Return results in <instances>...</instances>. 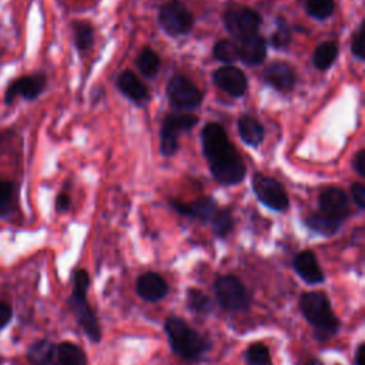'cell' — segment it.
Listing matches in <instances>:
<instances>
[{
	"mask_svg": "<svg viewBox=\"0 0 365 365\" xmlns=\"http://www.w3.org/2000/svg\"><path fill=\"white\" fill-rule=\"evenodd\" d=\"M44 87H46V77L43 74L20 77L9 86L4 94V101L7 104H11V101L17 96H23L27 100H33L44 90Z\"/></svg>",
	"mask_w": 365,
	"mask_h": 365,
	"instance_id": "15",
	"label": "cell"
},
{
	"mask_svg": "<svg viewBox=\"0 0 365 365\" xmlns=\"http://www.w3.org/2000/svg\"><path fill=\"white\" fill-rule=\"evenodd\" d=\"M201 140H202V151L208 163L224 155L234 147L230 143L224 128L215 123H210L202 128Z\"/></svg>",
	"mask_w": 365,
	"mask_h": 365,
	"instance_id": "11",
	"label": "cell"
},
{
	"mask_svg": "<svg viewBox=\"0 0 365 365\" xmlns=\"http://www.w3.org/2000/svg\"><path fill=\"white\" fill-rule=\"evenodd\" d=\"M235 41L238 48V60H241L244 64L257 66L264 61L267 54V46L264 37H261L258 33Z\"/></svg>",
	"mask_w": 365,
	"mask_h": 365,
	"instance_id": "17",
	"label": "cell"
},
{
	"mask_svg": "<svg viewBox=\"0 0 365 365\" xmlns=\"http://www.w3.org/2000/svg\"><path fill=\"white\" fill-rule=\"evenodd\" d=\"M264 80L279 91H289L295 84V73L288 63L275 61L265 67Z\"/></svg>",
	"mask_w": 365,
	"mask_h": 365,
	"instance_id": "18",
	"label": "cell"
},
{
	"mask_svg": "<svg viewBox=\"0 0 365 365\" xmlns=\"http://www.w3.org/2000/svg\"><path fill=\"white\" fill-rule=\"evenodd\" d=\"M10 318H11V308L7 304L0 302V329L9 324Z\"/></svg>",
	"mask_w": 365,
	"mask_h": 365,
	"instance_id": "39",
	"label": "cell"
},
{
	"mask_svg": "<svg viewBox=\"0 0 365 365\" xmlns=\"http://www.w3.org/2000/svg\"><path fill=\"white\" fill-rule=\"evenodd\" d=\"M245 361L248 365H269L271 355L269 349L262 342H254L245 349Z\"/></svg>",
	"mask_w": 365,
	"mask_h": 365,
	"instance_id": "29",
	"label": "cell"
},
{
	"mask_svg": "<svg viewBox=\"0 0 365 365\" xmlns=\"http://www.w3.org/2000/svg\"><path fill=\"white\" fill-rule=\"evenodd\" d=\"M68 305L71 308V312L74 314L77 324L81 327L84 334L88 336L93 342H100L101 339V327L96 317V312L88 305L86 295H77L71 294L68 299Z\"/></svg>",
	"mask_w": 365,
	"mask_h": 365,
	"instance_id": "10",
	"label": "cell"
},
{
	"mask_svg": "<svg viewBox=\"0 0 365 365\" xmlns=\"http://www.w3.org/2000/svg\"><path fill=\"white\" fill-rule=\"evenodd\" d=\"M56 346L47 341L40 339L31 344V346L27 351V359L30 365H50L54 358Z\"/></svg>",
	"mask_w": 365,
	"mask_h": 365,
	"instance_id": "24",
	"label": "cell"
},
{
	"mask_svg": "<svg viewBox=\"0 0 365 365\" xmlns=\"http://www.w3.org/2000/svg\"><path fill=\"white\" fill-rule=\"evenodd\" d=\"M214 57L222 63H234L238 60V48L235 40H220L214 46Z\"/></svg>",
	"mask_w": 365,
	"mask_h": 365,
	"instance_id": "30",
	"label": "cell"
},
{
	"mask_svg": "<svg viewBox=\"0 0 365 365\" xmlns=\"http://www.w3.org/2000/svg\"><path fill=\"white\" fill-rule=\"evenodd\" d=\"M164 329L170 348L184 361H197L211 348V342L204 335L177 315H170L165 319Z\"/></svg>",
	"mask_w": 365,
	"mask_h": 365,
	"instance_id": "1",
	"label": "cell"
},
{
	"mask_svg": "<svg viewBox=\"0 0 365 365\" xmlns=\"http://www.w3.org/2000/svg\"><path fill=\"white\" fill-rule=\"evenodd\" d=\"M94 40L93 27L87 23H76L74 24V41L80 51H86L91 47Z\"/></svg>",
	"mask_w": 365,
	"mask_h": 365,
	"instance_id": "32",
	"label": "cell"
},
{
	"mask_svg": "<svg viewBox=\"0 0 365 365\" xmlns=\"http://www.w3.org/2000/svg\"><path fill=\"white\" fill-rule=\"evenodd\" d=\"M364 33H365V29H364V23H361V26L358 27L356 33L352 36V43H351V51L352 54L358 58V60H364V51H365V47H364Z\"/></svg>",
	"mask_w": 365,
	"mask_h": 365,
	"instance_id": "35",
	"label": "cell"
},
{
	"mask_svg": "<svg viewBox=\"0 0 365 365\" xmlns=\"http://www.w3.org/2000/svg\"><path fill=\"white\" fill-rule=\"evenodd\" d=\"M117 87L124 96H127L133 101H143L148 96V91L144 87V84L130 70H125L118 76Z\"/></svg>",
	"mask_w": 365,
	"mask_h": 365,
	"instance_id": "20",
	"label": "cell"
},
{
	"mask_svg": "<svg viewBox=\"0 0 365 365\" xmlns=\"http://www.w3.org/2000/svg\"><path fill=\"white\" fill-rule=\"evenodd\" d=\"M170 204L180 214L187 215V217H194V218L200 220L201 222L210 221L212 218L214 212L217 211V204L211 197L198 198L191 204H184V202H178V201H170Z\"/></svg>",
	"mask_w": 365,
	"mask_h": 365,
	"instance_id": "19",
	"label": "cell"
},
{
	"mask_svg": "<svg viewBox=\"0 0 365 365\" xmlns=\"http://www.w3.org/2000/svg\"><path fill=\"white\" fill-rule=\"evenodd\" d=\"M211 221H212V232H214V235H217L220 238L228 235L234 227L232 214L228 208L217 210L214 212Z\"/></svg>",
	"mask_w": 365,
	"mask_h": 365,
	"instance_id": "28",
	"label": "cell"
},
{
	"mask_svg": "<svg viewBox=\"0 0 365 365\" xmlns=\"http://www.w3.org/2000/svg\"><path fill=\"white\" fill-rule=\"evenodd\" d=\"M197 121L198 118L192 114L173 113L165 115L161 125V131H160L161 153L167 157L175 154V151L178 150V140H177L178 133L192 128L197 124Z\"/></svg>",
	"mask_w": 365,
	"mask_h": 365,
	"instance_id": "5",
	"label": "cell"
},
{
	"mask_svg": "<svg viewBox=\"0 0 365 365\" xmlns=\"http://www.w3.org/2000/svg\"><path fill=\"white\" fill-rule=\"evenodd\" d=\"M305 9L311 17L322 20L334 13L335 3L334 0H307Z\"/></svg>",
	"mask_w": 365,
	"mask_h": 365,
	"instance_id": "31",
	"label": "cell"
},
{
	"mask_svg": "<svg viewBox=\"0 0 365 365\" xmlns=\"http://www.w3.org/2000/svg\"><path fill=\"white\" fill-rule=\"evenodd\" d=\"M294 269L307 284H321L324 281V272L318 264L317 255L311 250H302L294 257Z\"/></svg>",
	"mask_w": 365,
	"mask_h": 365,
	"instance_id": "16",
	"label": "cell"
},
{
	"mask_svg": "<svg viewBox=\"0 0 365 365\" xmlns=\"http://www.w3.org/2000/svg\"><path fill=\"white\" fill-rule=\"evenodd\" d=\"M88 285H90L88 272L86 269H77L74 272V278H73V292L71 294L87 295Z\"/></svg>",
	"mask_w": 365,
	"mask_h": 365,
	"instance_id": "33",
	"label": "cell"
},
{
	"mask_svg": "<svg viewBox=\"0 0 365 365\" xmlns=\"http://www.w3.org/2000/svg\"><path fill=\"white\" fill-rule=\"evenodd\" d=\"M252 190L257 198L268 208L274 211H285L288 208V195L275 178L255 174L252 178Z\"/></svg>",
	"mask_w": 365,
	"mask_h": 365,
	"instance_id": "7",
	"label": "cell"
},
{
	"mask_svg": "<svg viewBox=\"0 0 365 365\" xmlns=\"http://www.w3.org/2000/svg\"><path fill=\"white\" fill-rule=\"evenodd\" d=\"M354 168H355V171L361 177L365 175V151L364 150L358 151V154L355 155V158H354Z\"/></svg>",
	"mask_w": 365,
	"mask_h": 365,
	"instance_id": "38",
	"label": "cell"
},
{
	"mask_svg": "<svg viewBox=\"0 0 365 365\" xmlns=\"http://www.w3.org/2000/svg\"><path fill=\"white\" fill-rule=\"evenodd\" d=\"M167 97L177 108H195L201 103L200 90L188 78L174 76L167 84Z\"/></svg>",
	"mask_w": 365,
	"mask_h": 365,
	"instance_id": "9",
	"label": "cell"
},
{
	"mask_svg": "<svg viewBox=\"0 0 365 365\" xmlns=\"http://www.w3.org/2000/svg\"><path fill=\"white\" fill-rule=\"evenodd\" d=\"M208 164H210L212 177L220 184H224V185L238 184L240 181H242L245 175V165L240 154L237 153L235 147Z\"/></svg>",
	"mask_w": 365,
	"mask_h": 365,
	"instance_id": "8",
	"label": "cell"
},
{
	"mask_svg": "<svg viewBox=\"0 0 365 365\" xmlns=\"http://www.w3.org/2000/svg\"><path fill=\"white\" fill-rule=\"evenodd\" d=\"M308 365H324L321 361H317V359H314V361H309L308 362Z\"/></svg>",
	"mask_w": 365,
	"mask_h": 365,
	"instance_id": "42",
	"label": "cell"
},
{
	"mask_svg": "<svg viewBox=\"0 0 365 365\" xmlns=\"http://www.w3.org/2000/svg\"><path fill=\"white\" fill-rule=\"evenodd\" d=\"M158 23L168 34L178 36L191 30L194 17L180 0H168L158 11Z\"/></svg>",
	"mask_w": 365,
	"mask_h": 365,
	"instance_id": "6",
	"label": "cell"
},
{
	"mask_svg": "<svg viewBox=\"0 0 365 365\" xmlns=\"http://www.w3.org/2000/svg\"><path fill=\"white\" fill-rule=\"evenodd\" d=\"M135 292L140 298L148 302L163 299L168 292L167 281L157 272L148 271L141 274L135 281Z\"/></svg>",
	"mask_w": 365,
	"mask_h": 365,
	"instance_id": "14",
	"label": "cell"
},
{
	"mask_svg": "<svg viewBox=\"0 0 365 365\" xmlns=\"http://www.w3.org/2000/svg\"><path fill=\"white\" fill-rule=\"evenodd\" d=\"M212 81L218 88L232 97H241L247 88V78L244 73L234 66H224L217 68L212 74Z\"/></svg>",
	"mask_w": 365,
	"mask_h": 365,
	"instance_id": "13",
	"label": "cell"
},
{
	"mask_svg": "<svg viewBox=\"0 0 365 365\" xmlns=\"http://www.w3.org/2000/svg\"><path fill=\"white\" fill-rule=\"evenodd\" d=\"M187 304L192 312L200 314V315H207V314L212 312V309H214L212 299L207 294H204L202 291H200L197 288H188Z\"/></svg>",
	"mask_w": 365,
	"mask_h": 365,
	"instance_id": "26",
	"label": "cell"
},
{
	"mask_svg": "<svg viewBox=\"0 0 365 365\" xmlns=\"http://www.w3.org/2000/svg\"><path fill=\"white\" fill-rule=\"evenodd\" d=\"M238 133L241 140L251 147H257L264 140V127L255 117L242 115L238 120Z\"/></svg>",
	"mask_w": 365,
	"mask_h": 365,
	"instance_id": "21",
	"label": "cell"
},
{
	"mask_svg": "<svg viewBox=\"0 0 365 365\" xmlns=\"http://www.w3.org/2000/svg\"><path fill=\"white\" fill-rule=\"evenodd\" d=\"M354 364L355 365H365V344L364 342H361L356 346L355 356H354Z\"/></svg>",
	"mask_w": 365,
	"mask_h": 365,
	"instance_id": "41",
	"label": "cell"
},
{
	"mask_svg": "<svg viewBox=\"0 0 365 365\" xmlns=\"http://www.w3.org/2000/svg\"><path fill=\"white\" fill-rule=\"evenodd\" d=\"M224 26L227 31L235 38L241 40L258 31L261 24L259 14L245 6H231L224 13Z\"/></svg>",
	"mask_w": 365,
	"mask_h": 365,
	"instance_id": "4",
	"label": "cell"
},
{
	"mask_svg": "<svg viewBox=\"0 0 365 365\" xmlns=\"http://www.w3.org/2000/svg\"><path fill=\"white\" fill-rule=\"evenodd\" d=\"M214 292L218 304L225 311H247L251 304L250 294L244 284L234 275H222L214 282Z\"/></svg>",
	"mask_w": 365,
	"mask_h": 365,
	"instance_id": "3",
	"label": "cell"
},
{
	"mask_svg": "<svg viewBox=\"0 0 365 365\" xmlns=\"http://www.w3.org/2000/svg\"><path fill=\"white\" fill-rule=\"evenodd\" d=\"M351 194H352V200L359 207L364 208L365 207V187L361 182H355L351 185Z\"/></svg>",
	"mask_w": 365,
	"mask_h": 365,
	"instance_id": "37",
	"label": "cell"
},
{
	"mask_svg": "<svg viewBox=\"0 0 365 365\" xmlns=\"http://www.w3.org/2000/svg\"><path fill=\"white\" fill-rule=\"evenodd\" d=\"M137 67L145 77H154L160 68V58L157 53L150 47H144L137 57Z\"/></svg>",
	"mask_w": 365,
	"mask_h": 365,
	"instance_id": "27",
	"label": "cell"
},
{
	"mask_svg": "<svg viewBox=\"0 0 365 365\" xmlns=\"http://www.w3.org/2000/svg\"><path fill=\"white\" fill-rule=\"evenodd\" d=\"M319 211L328 217L344 220L349 212V201L346 194L336 187H328L321 191L318 198Z\"/></svg>",
	"mask_w": 365,
	"mask_h": 365,
	"instance_id": "12",
	"label": "cell"
},
{
	"mask_svg": "<svg viewBox=\"0 0 365 365\" xmlns=\"http://www.w3.org/2000/svg\"><path fill=\"white\" fill-rule=\"evenodd\" d=\"M336 56H338L336 44L334 41H324L315 48L314 56H312V61H314V66L317 68L325 70V68L332 66Z\"/></svg>",
	"mask_w": 365,
	"mask_h": 365,
	"instance_id": "25",
	"label": "cell"
},
{
	"mask_svg": "<svg viewBox=\"0 0 365 365\" xmlns=\"http://www.w3.org/2000/svg\"><path fill=\"white\" fill-rule=\"evenodd\" d=\"M53 365H86L83 349L71 342H61L56 346Z\"/></svg>",
	"mask_w": 365,
	"mask_h": 365,
	"instance_id": "22",
	"label": "cell"
},
{
	"mask_svg": "<svg viewBox=\"0 0 365 365\" xmlns=\"http://www.w3.org/2000/svg\"><path fill=\"white\" fill-rule=\"evenodd\" d=\"M68 207H70V197L67 194H64V192L60 194L57 197V200H56V210L58 212H64V211L68 210Z\"/></svg>",
	"mask_w": 365,
	"mask_h": 365,
	"instance_id": "40",
	"label": "cell"
},
{
	"mask_svg": "<svg viewBox=\"0 0 365 365\" xmlns=\"http://www.w3.org/2000/svg\"><path fill=\"white\" fill-rule=\"evenodd\" d=\"M299 309L304 318L314 327L315 338L318 341L324 342L339 331L341 322L334 314L329 299L324 292H304L299 298Z\"/></svg>",
	"mask_w": 365,
	"mask_h": 365,
	"instance_id": "2",
	"label": "cell"
},
{
	"mask_svg": "<svg viewBox=\"0 0 365 365\" xmlns=\"http://www.w3.org/2000/svg\"><path fill=\"white\" fill-rule=\"evenodd\" d=\"M305 224L312 231L328 237V235L335 234L339 230L342 221L336 220V218H332V217H328L322 212H314V214H309L305 218Z\"/></svg>",
	"mask_w": 365,
	"mask_h": 365,
	"instance_id": "23",
	"label": "cell"
},
{
	"mask_svg": "<svg viewBox=\"0 0 365 365\" xmlns=\"http://www.w3.org/2000/svg\"><path fill=\"white\" fill-rule=\"evenodd\" d=\"M289 38H291V36H289V29L287 27L285 23H282V21L279 20V24H278L275 33H274L272 37H271L272 46H274L275 48H285V47L288 46V43H289Z\"/></svg>",
	"mask_w": 365,
	"mask_h": 365,
	"instance_id": "34",
	"label": "cell"
},
{
	"mask_svg": "<svg viewBox=\"0 0 365 365\" xmlns=\"http://www.w3.org/2000/svg\"><path fill=\"white\" fill-rule=\"evenodd\" d=\"M13 194V184L4 180H0V211L10 202Z\"/></svg>",
	"mask_w": 365,
	"mask_h": 365,
	"instance_id": "36",
	"label": "cell"
}]
</instances>
